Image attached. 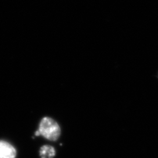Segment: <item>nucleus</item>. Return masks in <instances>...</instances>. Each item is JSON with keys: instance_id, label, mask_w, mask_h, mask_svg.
Returning a JSON list of instances; mask_svg holds the SVG:
<instances>
[{"instance_id": "f257e3e1", "label": "nucleus", "mask_w": 158, "mask_h": 158, "mask_svg": "<svg viewBox=\"0 0 158 158\" xmlns=\"http://www.w3.org/2000/svg\"><path fill=\"white\" fill-rule=\"evenodd\" d=\"M38 131L40 135L51 141H56L61 135V128L58 123L49 117L42 118Z\"/></svg>"}, {"instance_id": "f03ea898", "label": "nucleus", "mask_w": 158, "mask_h": 158, "mask_svg": "<svg viewBox=\"0 0 158 158\" xmlns=\"http://www.w3.org/2000/svg\"><path fill=\"white\" fill-rule=\"evenodd\" d=\"M17 152L11 144L9 142L0 141V158H15Z\"/></svg>"}, {"instance_id": "7ed1b4c3", "label": "nucleus", "mask_w": 158, "mask_h": 158, "mask_svg": "<svg viewBox=\"0 0 158 158\" xmlns=\"http://www.w3.org/2000/svg\"><path fill=\"white\" fill-rule=\"evenodd\" d=\"M40 155L42 158H53L56 155V150L51 146H44L40 151Z\"/></svg>"}, {"instance_id": "20e7f679", "label": "nucleus", "mask_w": 158, "mask_h": 158, "mask_svg": "<svg viewBox=\"0 0 158 158\" xmlns=\"http://www.w3.org/2000/svg\"><path fill=\"white\" fill-rule=\"evenodd\" d=\"M40 134L39 131H37L35 132V136H40Z\"/></svg>"}]
</instances>
